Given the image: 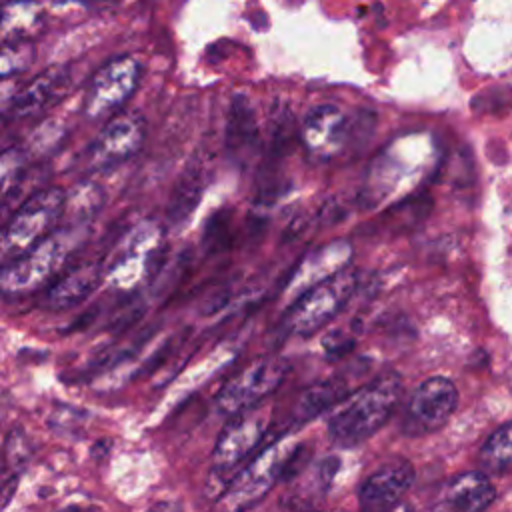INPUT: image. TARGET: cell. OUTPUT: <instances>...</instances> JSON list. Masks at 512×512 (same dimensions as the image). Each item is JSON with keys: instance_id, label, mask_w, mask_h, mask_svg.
Wrapping results in <instances>:
<instances>
[{"instance_id": "1", "label": "cell", "mask_w": 512, "mask_h": 512, "mask_svg": "<svg viewBox=\"0 0 512 512\" xmlns=\"http://www.w3.org/2000/svg\"><path fill=\"white\" fill-rule=\"evenodd\" d=\"M90 236V224H62L0 266V294L28 296L44 288Z\"/></svg>"}, {"instance_id": "2", "label": "cell", "mask_w": 512, "mask_h": 512, "mask_svg": "<svg viewBox=\"0 0 512 512\" xmlns=\"http://www.w3.org/2000/svg\"><path fill=\"white\" fill-rule=\"evenodd\" d=\"M402 398V378L382 374L344 396L328 418V436L340 448H354L374 436L394 414Z\"/></svg>"}, {"instance_id": "3", "label": "cell", "mask_w": 512, "mask_h": 512, "mask_svg": "<svg viewBox=\"0 0 512 512\" xmlns=\"http://www.w3.org/2000/svg\"><path fill=\"white\" fill-rule=\"evenodd\" d=\"M164 244V230L154 220L136 224L102 264L104 282L116 292L136 290L152 272Z\"/></svg>"}, {"instance_id": "4", "label": "cell", "mask_w": 512, "mask_h": 512, "mask_svg": "<svg viewBox=\"0 0 512 512\" xmlns=\"http://www.w3.org/2000/svg\"><path fill=\"white\" fill-rule=\"evenodd\" d=\"M266 422V416L254 406L230 416V422L222 428L212 450V468L208 476L210 490L216 498H220L232 476L260 446L266 434Z\"/></svg>"}, {"instance_id": "5", "label": "cell", "mask_w": 512, "mask_h": 512, "mask_svg": "<svg viewBox=\"0 0 512 512\" xmlns=\"http://www.w3.org/2000/svg\"><path fill=\"white\" fill-rule=\"evenodd\" d=\"M356 284L358 276L354 270H338L336 274L296 296V302L284 316V326L296 336L314 334L344 308V304L354 294Z\"/></svg>"}, {"instance_id": "6", "label": "cell", "mask_w": 512, "mask_h": 512, "mask_svg": "<svg viewBox=\"0 0 512 512\" xmlns=\"http://www.w3.org/2000/svg\"><path fill=\"white\" fill-rule=\"evenodd\" d=\"M66 190L50 186L26 198L0 234V252L16 256L50 234L62 222Z\"/></svg>"}, {"instance_id": "7", "label": "cell", "mask_w": 512, "mask_h": 512, "mask_svg": "<svg viewBox=\"0 0 512 512\" xmlns=\"http://www.w3.org/2000/svg\"><path fill=\"white\" fill-rule=\"evenodd\" d=\"M292 452L294 448L286 446L282 440L266 446L232 476L220 494V504L232 510L254 506L280 478L282 470L290 462Z\"/></svg>"}, {"instance_id": "8", "label": "cell", "mask_w": 512, "mask_h": 512, "mask_svg": "<svg viewBox=\"0 0 512 512\" xmlns=\"http://www.w3.org/2000/svg\"><path fill=\"white\" fill-rule=\"evenodd\" d=\"M142 66L132 56H116L100 66L84 94L82 112L90 120H98L120 110L138 88Z\"/></svg>"}, {"instance_id": "9", "label": "cell", "mask_w": 512, "mask_h": 512, "mask_svg": "<svg viewBox=\"0 0 512 512\" xmlns=\"http://www.w3.org/2000/svg\"><path fill=\"white\" fill-rule=\"evenodd\" d=\"M458 404V388L450 378L432 376L420 382L404 408L400 426L404 434L424 436L440 430Z\"/></svg>"}, {"instance_id": "10", "label": "cell", "mask_w": 512, "mask_h": 512, "mask_svg": "<svg viewBox=\"0 0 512 512\" xmlns=\"http://www.w3.org/2000/svg\"><path fill=\"white\" fill-rule=\"evenodd\" d=\"M288 372V364L282 358H260L248 368L230 378L216 396V406L222 414L234 416L248 408L258 406L268 394H272Z\"/></svg>"}, {"instance_id": "11", "label": "cell", "mask_w": 512, "mask_h": 512, "mask_svg": "<svg viewBox=\"0 0 512 512\" xmlns=\"http://www.w3.org/2000/svg\"><path fill=\"white\" fill-rule=\"evenodd\" d=\"M146 122L138 112L114 114L86 152V166L90 172L110 170L130 160L144 144Z\"/></svg>"}, {"instance_id": "12", "label": "cell", "mask_w": 512, "mask_h": 512, "mask_svg": "<svg viewBox=\"0 0 512 512\" xmlns=\"http://www.w3.org/2000/svg\"><path fill=\"white\" fill-rule=\"evenodd\" d=\"M350 134V124L344 112L332 104L314 106L302 124V142L306 152L316 160L336 156Z\"/></svg>"}, {"instance_id": "13", "label": "cell", "mask_w": 512, "mask_h": 512, "mask_svg": "<svg viewBox=\"0 0 512 512\" xmlns=\"http://www.w3.org/2000/svg\"><path fill=\"white\" fill-rule=\"evenodd\" d=\"M72 86V72L68 66H50L36 74L28 84L20 86L8 114L14 118H28L56 106Z\"/></svg>"}, {"instance_id": "14", "label": "cell", "mask_w": 512, "mask_h": 512, "mask_svg": "<svg viewBox=\"0 0 512 512\" xmlns=\"http://www.w3.org/2000/svg\"><path fill=\"white\" fill-rule=\"evenodd\" d=\"M414 466L404 458H394L374 470L358 488V502L364 510L394 508L414 484Z\"/></svg>"}, {"instance_id": "15", "label": "cell", "mask_w": 512, "mask_h": 512, "mask_svg": "<svg viewBox=\"0 0 512 512\" xmlns=\"http://www.w3.org/2000/svg\"><path fill=\"white\" fill-rule=\"evenodd\" d=\"M496 498V488L488 474L482 470L464 472L450 478L440 494L436 508L456 510V512H478L488 508Z\"/></svg>"}, {"instance_id": "16", "label": "cell", "mask_w": 512, "mask_h": 512, "mask_svg": "<svg viewBox=\"0 0 512 512\" xmlns=\"http://www.w3.org/2000/svg\"><path fill=\"white\" fill-rule=\"evenodd\" d=\"M48 4L42 0H10L0 4V44L30 42L48 26Z\"/></svg>"}, {"instance_id": "17", "label": "cell", "mask_w": 512, "mask_h": 512, "mask_svg": "<svg viewBox=\"0 0 512 512\" xmlns=\"http://www.w3.org/2000/svg\"><path fill=\"white\" fill-rule=\"evenodd\" d=\"M102 278V262L76 264L70 270H66V274L54 280V284L46 292L44 302L50 310L74 308L94 294Z\"/></svg>"}, {"instance_id": "18", "label": "cell", "mask_w": 512, "mask_h": 512, "mask_svg": "<svg viewBox=\"0 0 512 512\" xmlns=\"http://www.w3.org/2000/svg\"><path fill=\"white\" fill-rule=\"evenodd\" d=\"M348 260H350V246L344 240H334L326 246H320L318 250L310 252L302 260V264L296 268L288 286L290 292H296V296H300L304 290L312 288L314 284L346 268Z\"/></svg>"}, {"instance_id": "19", "label": "cell", "mask_w": 512, "mask_h": 512, "mask_svg": "<svg viewBox=\"0 0 512 512\" xmlns=\"http://www.w3.org/2000/svg\"><path fill=\"white\" fill-rule=\"evenodd\" d=\"M104 200V188L98 182L90 178L76 182L64 194V224H90L94 216H98V212L102 210Z\"/></svg>"}, {"instance_id": "20", "label": "cell", "mask_w": 512, "mask_h": 512, "mask_svg": "<svg viewBox=\"0 0 512 512\" xmlns=\"http://www.w3.org/2000/svg\"><path fill=\"white\" fill-rule=\"evenodd\" d=\"M256 122L252 108L244 96H236L230 106L226 144L234 156H244L256 144Z\"/></svg>"}, {"instance_id": "21", "label": "cell", "mask_w": 512, "mask_h": 512, "mask_svg": "<svg viewBox=\"0 0 512 512\" xmlns=\"http://www.w3.org/2000/svg\"><path fill=\"white\" fill-rule=\"evenodd\" d=\"M480 470L486 474L512 472V420L498 426L482 444L478 454Z\"/></svg>"}, {"instance_id": "22", "label": "cell", "mask_w": 512, "mask_h": 512, "mask_svg": "<svg viewBox=\"0 0 512 512\" xmlns=\"http://www.w3.org/2000/svg\"><path fill=\"white\" fill-rule=\"evenodd\" d=\"M346 384L348 382L344 378H334V380H328V382L308 388L300 396V402L296 408L298 420H310V418L320 416L328 408H334L344 396L350 394V388Z\"/></svg>"}, {"instance_id": "23", "label": "cell", "mask_w": 512, "mask_h": 512, "mask_svg": "<svg viewBox=\"0 0 512 512\" xmlns=\"http://www.w3.org/2000/svg\"><path fill=\"white\" fill-rule=\"evenodd\" d=\"M202 194V172L198 168H188L182 174V180L174 188L170 206H168V220L172 224L184 222L198 204Z\"/></svg>"}, {"instance_id": "24", "label": "cell", "mask_w": 512, "mask_h": 512, "mask_svg": "<svg viewBox=\"0 0 512 512\" xmlns=\"http://www.w3.org/2000/svg\"><path fill=\"white\" fill-rule=\"evenodd\" d=\"M28 152L22 148H8L0 152V200L8 196V192L18 184L26 170Z\"/></svg>"}, {"instance_id": "25", "label": "cell", "mask_w": 512, "mask_h": 512, "mask_svg": "<svg viewBox=\"0 0 512 512\" xmlns=\"http://www.w3.org/2000/svg\"><path fill=\"white\" fill-rule=\"evenodd\" d=\"M34 60V48L30 42L0 44V80L24 72Z\"/></svg>"}, {"instance_id": "26", "label": "cell", "mask_w": 512, "mask_h": 512, "mask_svg": "<svg viewBox=\"0 0 512 512\" xmlns=\"http://www.w3.org/2000/svg\"><path fill=\"white\" fill-rule=\"evenodd\" d=\"M30 456H32V446L28 436L24 434L22 428H12L4 440V464L22 472Z\"/></svg>"}, {"instance_id": "27", "label": "cell", "mask_w": 512, "mask_h": 512, "mask_svg": "<svg viewBox=\"0 0 512 512\" xmlns=\"http://www.w3.org/2000/svg\"><path fill=\"white\" fill-rule=\"evenodd\" d=\"M60 136H62V126L54 120H48L38 126L34 136H30V148L40 154H46V152H50L52 146H56Z\"/></svg>"}, {"instance_id": "28", "label": "cell", "mask_w": 512, "mask_h": 512, "mask_svg": "<svg viewBox=\"0 0 512 512\" xmlns=\"http://www.w3.org/2000/svg\"><path fill=\"white\" fill-rule=\"evenodd\" d=\"M18 482H20V472L16 468L8 464L0 466V510L12 502Z\"/></svg>"}, {"instance_id": "29", "label": "cell", "mask_w": 512, "mask_h": 512, "mask_svg": "<svg viewBox=\"0 0 512 512\" xmlns=\"http://www.w3.org/2000/svg\"><path fill=\"white\" fill-rule=\"evenodd\" d=\"M18 88H20V86L14 82V76L0 80V112H6V110H8V106L12 104V100H14L16 92H18Z\"/></svg>"}]
</instances>
